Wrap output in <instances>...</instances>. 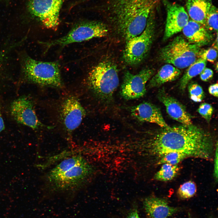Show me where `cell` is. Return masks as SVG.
<instances>
[{
  "label": "cell",
  "instance_id": "cell-1",
  "mask_svg": "<svg viewBox=\"0 0 218 218\" xmlns=\"http://www.w3.org/2000/svg\"><path fill=\"white\" fill-rule=\"evenodd\" d=\"M147 147L149 155L158 162L164 154L174 152L184 154L188 157L208 160L214 145L208 132L193 124H182L161 127L148 140Z\"/></svg>",
  "mask_w": 218,
  "mask_h": 218
},
{
  "label": "cell",
  "instance_id": "cell-2",
  "mask_svg": "<svg viewBox=\"0 0 218 218\" xmlns=\"http://www.w3.org/2000/svg\"><path fill=\"white\" fill-rule=\"evenodd\" d=\"M99 12L117 28L126 41L140 34L158 0H97Z\"/></svg>",
  "mask_w": 218,
  "mask_h": 218
},
{
  "label": "cell",
  "instance_id": "cell-3",
  "mask_svg": "<svg viewBox=\"0 0 218 218\" xmlns=\"http://www.w3.org/2000/svg\"><path fill=\"white\" fill-rule=\"evenodd\" d=\"M87 80L90 88L97 97L109 101L119 84L117 67L109 61H102L90 71Z\"/></svg>",
  "mask_w": 218,
  "mask_h": 218
},
{
  "label": "cell",
  "instance_id": "cell-4",
  "mask_svg": "<svg viewBox=\"0 0 218 218\" xmlns=\"http://www.w3.org/2000/svg\"><path fill=\"white\" fill-rule=\"evenodd\" d=\"M201 47L191 43L182 36H179L160 50L159 58L179 69L185 68L199 58Z\"/></svg>",
  "mask_w": 218,
  "mask_h": 218
},
{
  "label": "cell",
  "instance_id": "cell-5",
  "mask_svg": "<svg viewBox=\"0 0 218 218\" xmlns=\"http://www.w3.org/2000/svg\"><path fill=\"white\" fill-rule=\"evenodd\" d=\"M92 166L85 159L69 167L58 174L46 178L50 187L58 192L76 190L82 186L92 174Z\"/></svg>",
  "mask_w": 218,
  "mask_h": 218
},
{
  "label": "cell",
  "instance_id": "cell-6",
  "mask_svg": "<svg viewBox=\"0 0 218 218\" xmlns=\"http://www.w3.org/2000/svg\"><path fill=\"white\" fill-rule=\"evenodd\" d=\"M23 69L27 78L34 83L56 87L62 85L57 62L38 61L28 57L24 60Z\"/></svg>",
  "mask_w": 218,
  "mask_h": 218
},
{
  "label": "cell",
  "instance_id": "cell-7",
  "mask_svg": "<svg viewBox=\"0 0 218 218\" xmlns=\"http://www.w3.org/2000/svg\"><path fill=\"white\" fill-rule=\"evenodd\" d=\"M155 12L150 16L146 26L139 35L126 41L123 58L127 64L133 65L141 62L147 55L155 33Z\"/></svg>",
  "mask_w": 218,
  "mask_h": 218
},
{
  "label": "cell",
  "instance_id": "cell-8",
  "mask_svg": "<svg viewBox=\"0 0 218 218\" xmlns=\"http://www.w3.org/2000/svg\"><path fill=\"white\" fill-rule=\"evenodd\" d=\"M107 25L104 22L91 21L76 25L65 35L58 39L43 43L48 48L58 45L64 46L96 38L106 36L108 32Z\"/></svg>",
  "mask_w": 218,
  "mask_h": 218
},
{
  "label": "cell",
  "instance_id": "cell-9",
  "mask_svg": "<svg viewBox=\"0 0 218 218\" xmlns=\"http://www.w3.org/2000/svg\"><path fill=\"white\" fill-rule=\"evenodd\" d=\"M65 0H30V13L47 28L56 30L60 23V13Z\"/></svg>",
  "mask_w": 218,
  "mask_h": 218
},
{
  "label": "cell",
  "instance_id": "cell-10",
  "mask_svg": "<svg viewBox=\"0 0 218 218\" xmlns=\"http://www.w3.org/2000/svg\"><path fill=\"white\" fill-rule=\"evenodd\" d=\"M154 73V70L150 68H144L136 74L125 72L121 89L122 97L131 100L144 96L146 92V84Z\"/></svg>",
  "mask_w": 218,
  "mask_h": 218
},
{
  "label": "cell",
  "instance_id": "cell-11",
  "mask_svg": "<svg viewBox=\"0 0 218 218\" xmlns=\"http://www.w3.org/2000/svg\"><path fill=\"white\" fill-rule=\"evenodd\" d=\"M11 114L18 123L34 129H37L44 125L38 119L31 100L25 97L15 100L10 107Z\"/></svg>",
  "mask_w": 218,
  "mask_h": 218
},
{
  "label": "cell",
  "instance_id": "cell-12",
  "mask_svg": "<svg viewBox=\"0 0 218 218\" xmlns=\"http://www.w3.org/2000/svg\"><path fill=\"white\" fill-rule=\"evenodd\" d=\"M85 115V109L75 97H68L61 105V119L66 130L69 133L78 127Z\"/></svg>",
  "mask_w": 218,
  "mask_h": 218
},
{
  "label": "cell",
  "instance_id": "cell-13",
  "mask_svg": "<svg viewBox=\"0 0 218 218\" xmlns=\"http://www.w3.org/2000/svg\"><path fill=\"white\" fill-rule=\"evenodd\" d=\"M167 17L163 39H168L180 32L187 24L189 17L184 8L176 3L167 4Z\"/></svg>",
  "mask_w": 218,
  "mask_h": 218
},
{
  "label": "cell",
  "instance_id": "cell-14",
  "mask_svg": "<svg viewBox=\"0 0 218 218\" xmlns=\"http://www.w3.org/2000/svg\"><path fill=\"white\" fill-rule=\"evenodd\" d=\"M130 112L131 115L140 121L155 124L160 127H169L164 120L160 110L151 103L144 102L133 106Z\"/></svg>",
  "mask_w": 218,
  "mask_h": 218
},
{
  "label": "cell",
  "instance_id": "cell-15",
  "mask_svg": "<svg viewBox=\"0 0 218 218\" xmlns=\"http://www.w3.org/2000/svg\"><path fill=\"white\" fill-rule=\"evenodd\" d=\"M157 98L165 106L167 113L172 119L183 125L193 124L191 116L185 107L177 100L167 94L164 90L158 91Z\"/></svg>",
  "mask_w": 218,
  "mask_h": 218
},
{
  "label": "cell",
  "instance_id": "cell-16",
  "mask_svg": "<svg viewBox=\"0 0 218 218\" xmlns=\"http://www.w3.org/2000/svg\"><path fill=\"white\" fill-rule=\"evenodd\" d=\"M182 31L188 41L201 46L208 44L213 38L209 30L192 19L189 20Z\"/></svg>",
  "mask_w": 218,
  "mask_h": 218
},
{
  "label": "cell",
  "instance_id": "cell-17",
  "mask_svg": "<svg viewBox=\"0 0 218 218\" xmlns=\"http://www.w3.org/2000/svg\"><path fill=\"white\" fill-rule=\"evenodd\" d=\"M144 205L149 218H167L178 210L177 208L170 206L165 199L157 197L146 198Z\"/></svg>",
  "mask_w": 218,
  "mask_h": 218
},
{
  "label": "cell",
  "instance_id": "cell-18",
  "mask_svg": "<svg viewBox=\"0 0 218 218\" xmlns=\"http://www.w3.org/2000/svg\"><path fill=\"white\" fill-rule=\"evenodd\" d=\"M212 4L211 0H186L189 16L193 20L205 27L207 14Z\"/></svg>",
  "mask_w": 218,
  "mask_h": 218
},
{
  "label": "cell",
  "instance_id": "cell-19",
  "mask_svg": "<svg viewBox=\"0 0 218 218\" xmlns=\"http://www.w3.org/2000/svg\"><path fill=\"white\" fill-rule=\"evenodd\" d=\"M181 73L179 69L171 64H166L162 66L150 79L148 87H157L165 83L174 81L178 78Z\"/></svg>",
  "mask_w": 218,
  "mask_h": 218
},
{
  "label": "cell",
  "instance_id": "cell-20",
  "mask_svg": "<svg viewBox=\"0 0 218 218\" xmlns=\"http://www.w3.org/2000/svg\"><path fill=\"white\" fill-rule=\"evenodd\" d=\"M206 61L199 58L188 67L179 81V86L180 90L184 91L189 81L200 73L205 68Z\"/></svg>",
  "mask_w": 218,
  "mask_h": 218
},
{
  "label": "cell",
  "instance_id": "cell-21",
  "mask_svg": "<svg viewBox=\"0 0 218 218\" xmlns=\"http://www.w3.org/2000/svg\"><path fill=\"white\" fill-rule=\"evenodd\" d=\"M179 170V167L177 165L164 163L162 164L160 170L155 174L154 178L160 181H170L176 176Z\"/></svg>",
  "mask_w": 218,
  "mask_h": 218
},
{
  "label": "cell",
  "instance_id": "cell-22",
  "mask_svg": "<svg viewBox=\"0 0 218 218\" xmlns=\"http://www.w3.org/2000/svg\"><path fill=\"white\" fill-rule=\"evenodd\" d=\"M188 157L185 154L179 152H171L163 155L157 163V165L168 163L172 165H177L185 158Z\"/></svg>",
  "mask_w": 218,
  "mask_h": 218
},
{
  "label": "cell",
  "instance_id": "cell-23",
  "mask_svg": "<svg viewBox=\"0 0 218 218\" xmlns=\"http://www.w3.org/2000/svg\"><path fill=\"white\" fill-rule=\"evenodd\" d=\"M197 192L195 183L192 181H187L181 185L179 188L177 193L181 198H190L193 197Z\"/></svg>",
  "mask_w": 218,
  "mask_h": 218
},
{
  "label": "cell",
  "instance_id": "cell-24",
  "mask_svg": "<svg viewBox=\"0 0 218 218\" xmlns=\"http://www.w3.org/2000/svg\"><path fill=\"white\" fill-rule=\"evenodd\" d=\"M205 27L209 31H218V9L213 4L207 14Z\"/></svg>",
  "mask_w": 218,
  "mask_h": 218
},
{
  "label": "cell",
  "instance_id": "cell-25",
  "mask_svg": "<svg viewBox=\"0 0 218 218\" xmlns=\"http://www.w3.org/2000/svg\"><path fill=\"white\" fill-rule=\"evenodd\" d=\"M189 97L193 101L196 102L202 101L205 97V94L202 87L196 83H192L188 86Z\"/></svg>",
  "mask_w": 218,
  "mask_h": 218
},
{
  "label": "cell",
  "instance_id": "cell-26",
  "mask_svg": "<svg viewBox=\"0 0 218 218\" xmlns=\"http://www.w3.org/2000/svg\"><path fill=\"white\" fill-rule=\"evenodd\" d=\"M213 111L212 105L206 103H202L197 109L199 113L208 123L210 121Z\"/></svg>",
  "mask_w": 218,
  "mask_h": 218
},
{
  "label": "cell",
  "instance_id": "cell-27",
  "mask_svg": "<svg viewBox=\"0 0 218 218\" xmlns=\"http://www.w3.org/2000/svg\"><path fill=\"white\" fill-rule=\"evenodd\" d=\"M217 56V50L214 48L202 49L199 54V58H202L206 61L211 62H214L216 60Z\"/></svg>",
  "mask_w": 218,
  "mask_h": 218
},
{
  "label": "cell",
  "instance_id": "cell-28",
  "mask_svg": "<svg viewBox=\"0 0 218 218\" xmlns=\"http://www.w3.org/2000/svg\"><path fill=\"white\" fill-rule=\"evenodd\" d=\"M213 74V71L211 69L205 67L199 74L202 81H208L212 78Z\"/></svg>",
  "mask_w": 218,
  "mask_h": 218
},
{
  "label": "cell",
  "instance_id": "cell-29",
  "mask_svg": "<svg viewBox=\"0 0 218 218\" xmlns=\"http://www.w3.org/2000/svg\"><path fill=\"white\" fill-rule=\"evenodd\" d=\"M214 164V176L216 181H217L218 177V144L216 143V149H215Z\"/></svg>",
  "mask_w": 218,
  "mask_h": 218
},
{
  "label": "cell",
  "instance_id": "cell-30",
  "mask_svg": "<svg viewBox=\"0 0 218 218\" xmlns=\"http://www.w3.org/2000/svg\"><path fill=\"white\" fill-rule=\"evenodd\" d=\"M218 84L217 83L211 85L209 87L208 91L210 94L213 96L218 97Z\"/></svg>",
  "mask_w": 218,
  "mask_h": 218
},
{
  "label": "cell",
  "instance_id": "cell-31",
  "mask_svg": "<svg viewBox=\"0 0 218 218\" xmlns=\"http://www.w3.org/2000/svg\"><path fill=\"white\" fill-rule=\"evenodd\" d=\"M12 48V47H10L9 48L2 50L0 52V69L2 64V62L6 54L8 53V51H9L10 49Z\"/></svg>",
  "mask_w": 218,
  "mask_h": 218
},
{
  "label": "cell",
  "instance_id": "cell-32",
  "mask_svg": "<svg viewBox=\"0 0 218 218\" xmlns=\"http://www.w3.org/2000/svg\"><path fill=\"white\" fill-rule=\"evenodd\" d=\"M126 218H139L137 210L136 209H132L129 213Z\"/></svg>",
  "mask_w": 218,
  "mask_h": 218
},
{
  "label": "cell",
  "instance_id": "cell-33",
  "mask_svg": "<svg viewBox=\"0 0 218 218\" xmlns=\"http://www.w3.org/2000/svg\"><path fill=\"white\" fill-rule=\"evenodd\" d=\"M4 129V123L0 110V134Z\"/></svg>",
  "mask_w": 218,
  "mask_h": 218
},
{
  "label": "cell",
  "instance_id": "cell-34",
  "mask_svg": "<svg viewBox=\"0 0 218 218\" xmlns=\"http://www.w3.org/2000/svg\"><path fill=\"white\" fill-rule=\"evenodd\" d=\"M189 218H190V215H189Z\"/></svg>",
  "mask_w": 218,
  "mask_h": 218
}]
</instances>
